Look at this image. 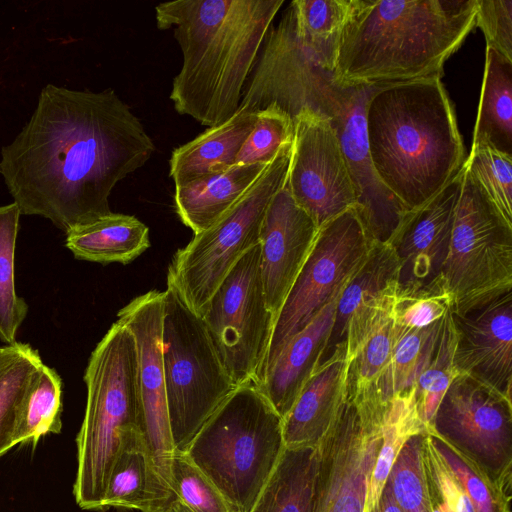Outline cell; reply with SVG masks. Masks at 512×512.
Masks as SVG:
<instances>
[{"label": "cell", "instance_id": "obj_1", "mask_svg": "<svg viewBox=\"0 0 512 512\" xmlns=\"http://www.w3.org/2000/svg\"><path fill=\"white\" fill-rule=\"evenodd\" d=\"M154 151L114 90L47 84L29 120L1 148L0 174L21 215L44 217L67 233L110 214L114 187Z\"/></svg>", "mask_w": 512, "mask_h": 512}, {"label": "cell", "instance_id": "obj_2", "mask_svg": "<svg viewBox=\"0 0 512 512\" xmlns=\"http://www.w3.org/2000/svg\"><path fill=\"white\" fill-rule=\"evenodd\" d=\"M336 50L312 44L299 31L291 5L271 26L245 84L239 109L275 106L293 118L303 108L330 121L354 186V210L372 244H389L408 210L379 181L371 164L365 110L383 85L337 79Z\"/></svg>", "mask_w": 512, "mask_h": 512}, {"label": "cell", "instance_id": "obj_3", "mask_svg": "<svg viewBox=\"0 0 512 512\" xmlns=\"http://www.w3.org/2000/svg\"><path fill=\"white\" fill-rule=\"evenodd\" d=\"M284 0H178L155 7L157 27L174 28L183 62L170 99L207 127L239 109L273 19Z\"/></svg>", "mask_w": 512, "mask_h": 512}, {"label": "cell", "instance_id": "obj_4", "mask_svg": "<svg viewBox=\"0 0 512 512\" xmlns=\"http://www.w3.org/2000/svg\"><path fill=\"white\" fill-rule=\"evenodd\" d=\"M477 0H351L334 76L388 85L441 77L475 27Z\"/></svg>", "mask_w": 512, "mask_h": 512}, {"label": "cell", "instance_id": "obj_5", "mask_svg": "<svg viewBox=\"0 0 512 512\" xmlns=\"http://www.w3.org/2000/svg\"><path fill=\"white\" fill-rule=\"evenodd\" d=\"M371 164L408 210L436 196L463 168L465 148L441 77L380 86L365 110Z\"/></svg>", "mask_w": 512, "mask_h": 512}, {"label": "cell", "instance_id": "obj_6", "mask_svg": "<svg viewBox=\"0 0 512 512\" xmlns=\"http://www.w3.org/2000/svg\"><path fill=\"white\" fill-rule=\"evenodd\" d=\"M84 381L87 400L76 438L78 467L73 493L82 509L104 510L121 434L130 427L141 429L135 342L118 320L93 350Z\"/></svg>", "mask_w": 512, "mask_h": 512}, {"label": "cell", "instance_id": "obj_7", "mask_svg": "<svg viewBox=\"0 0 512 512\" xmlns=\"http://www.w3.org/2000/svg\"><path fill=\"white\" fill-rule=\"evenodd\" d=\"M284 449L283 418L247 383L218 407L185 454L240 512H250Z\"/></svg>", "mask_w": 512, "mask_h": 512}, {"label": "cell", "instance_id": "obj_8", "mask_svg": "<svg viewBox=\"0 0 512 512\" xmlns=\"http://www.w3.org/2000/svg\"><path fill=\"white\" fill-rule=\"evenodd\" d=\"M162 355L173 446L175 451L186 453L237 386L202 318L168 284L163 291Z\"/></svg>", "mask_w": 512, "mask_h": 512}, {"label": "cell", "instance_id": "obj_9", "mask_svg": "<svg viewBox=\"0 0 512 512\" xmlns=\"http://www.w3.org/2000/svg\"><path fill=\"white\" fill-rule=\"evenodd\" d=\"M292 145L278 152L225 214L174 254L167 284L199 316L236 263L259 244L266 210L286 183Z\"/></svg>", "mask_w": 512, "mask_h": 512}, {"label": "cell", "instance_id": "obj_10", "mask_svg": "<svg viewBox=\"0 0 512 512\" xmlns=\"http://www.w3.org/2000/svg\"><path fill=\"white\" fill-rule=\"evenodd\" d=\"M369 241L354 208L322 225L274 323L257 386L287 342L331 301L366 260Z\"/></svg>", "mask_w": 512, "mask_h": 512}, {"label": "cell", "instance_id": "obj_11", "mask_svg": "<svg viewBox=\"0 0 512 512\" xmlns=\"http://www.w3.org/2000/svg\"><path fill=\"white\" fill-rule=\"evenodd\" d=\"M200 317L236 386H257L274 327L264 295L259 244L236 263Z\"/></svg>", "mask_w": 512, "mask_h": 512}, {"label": "cell", "instance_id": "obj_12", "mask_svg": "<svg viewBox=\"0 0 512 512\" xmlns=\"http://www.w3.org/2000/svg\"><path fill=\"white\" fill-rule=\"evenodd\" d=\"M443 282L452 304L512 285V224L465 163Z\"/></svg>", "mask_w": 512, "mask_h": 512}, {"label": "cell", "instance_id": "obj_13", "mask_svg": "<svg viewBox=\"0 0 512 512\" xmlns=\"http://www.w3.org/2000/svg\"><path fill=\"white\" fill-rule=\"evenodd\" d=\"M511 399L459 373L443 395L427 431L505 491L512 487Z\"/></svg>", "mask_w": 512, "mask_h": 512}, {"label": "cell", "instance_id": "obj_14", "mask_svg": "<svg viewBox=\"0 0 512 512\" xmlns=\"http://www.w3.org/2000/svg\"><path fill=\"white\" fill-rule=\"evenodd\" d=\"M384 407L344 402L318 444L313 512H365Z\"/></svg>", "mask_w": 512, "mask_h": 512}, {"label": "cell", "instance_id": "obj_15", "mask_svg": "<svg viewBox=\"0 0 512 512\" xmlns=\"http://www.w3.org/2000/svg\"><path fill=\"white\" fill-rule=\"evenodd\" d=\"M286 184L294 201L318 228L356 205L350 173L337 135L321 113L301 109Z\"/></svg>", "mask_w": 512, "mask_h": 512}, {"label": "cell", "instance_id": "obj_16", "mask_svg": "<svg viewBox=\"0 0 512 512\" xmlns=\"http://www.w3.org/2000/svg\"><path fill=\"white\" fill-rule=\"evenodd\" d=\"M463 173L464 166L436 196L410 210L389 242L398 262L396 298L447 293L443 272Z\"/></svg>", "mask_w": 512, "mask_h": 512}, {"label": "cell", "instance_id": "obj_17", "mask_svg": "<svg viewBox=\"0 0 512 512\" xmlns=\"http://www.w3.org/2000/svg\"><path fill=\"white\" fill-rule=\"evenodd\" d=\"M454 364L511 399L512 285L452 304Z\"/></svg>", "mask_w": 512, "mask_h": 512}, {"label": "cell", "instance_id": "obj_18", "mask_svg": "<svg viewBox=\"0 0 512 512\" xmlns=\"http://www.w3.org/2000/svg\"><path fill=\"white\" fill-rule=\"evenodd\" d=\"M118 321L135 342L141 430L157 470L171 486L170 467L175 449L162 355L163 292L151 290L135 297L118 312Z\"/></svg>", "mask_w": 512, "mask_h": 512}, {"label": "cell", "instance_id": "obj_19", "mask_svg": "<svg viewBox=\"0 0 512 512\" xmlns=\"http://www.w3.org/2000/svg\"><path fill=\"white\" fill-rule=\"evenodd\" d=\"M397 279L393 249L388 244H373L337 298L332 327L316 370L337 359L349 360L391 315Z\"/></svg>", "mask_w": 512, "mask_h": 512}, {"label": "cell", "instance_id": "obj_20", "mask_svg": "<svg viewBox=\"0 0 512 512\" xmlns=\"http://www.w3.org/2000/svg\"><path fill=\"white\" fill-rule=\"evenodd\" d=\"M318 230L313 219L294 201L285 183L266 210L259 241L264 295L274 323Z\"/></svg>", "mask_w": 512, "mask_h": 512}, {"label": "cell", "instance_id": "obj_21", "mask_svg": "<svg viewBox=\"0 0 512 512\" xmlns=\"http://www.w3.org/2000/svg\"><path fill=\"white\" fill-rule=\"evenodd\" d=\"M177 496L157 470L139 427L125 429L108 479L103 507L168 512Z\"/></svg>", "mask_w": 512, "mask_h": 512}, {"label": "cell", "instance_id": "obj_22", "mask_svg": "<svg viewBox=\"0 0 512 512\" xmlns=\"http://www.w3.org/2000/svg\"><path fill=\"white\" fill-rule=\"evenodd\" d=\"M337 298L287 342L257 386L282 418L316 370L332 327Z\"/></svg>", "mask_w": 512, "mask_h": 512}, {"label": "cell", "instance_id": "obj_23", "mask_svg": "<svg viewBox=\"0 0 512 512\" xmlns=\"http://www.w3.org/2000/svg\"><path fill=\"white\" fill-rule=\"evenodd\" d=\"M347 360L337 359L316 370L283 418L285 447L317 446L346 401Z\"/></svg>", "mask_w": 512, "mask_h": 512}, {"label": "cell", "instance_id": "obj_24", "mask_svg": "<svg viewBox=\"0 0 512 512\" xmlns=\"http://www.w3.org/2000/svg\"><path fill=\"white\" fill-rule=\"evenodd\" d=\"M255 119L256 114L238 109L224 123L209 127L193 140L174 149L169 160V175L175 186L234 166Z\"/></svg>", "mask_w": 512, "mask_h": 512}, {"label": "cell", "instance_id": "obj_25", "mask_svg": "<svg viewBox=\"0 0 512 512\" xmlns=\"http://www.w3.org/2000/svg\"><path fill=\"white\" fill-rule=\"evenodd\" d=\"M267 164H235L223 172L175 186L178 217L194 234L202 232L234 205Z\"/></svg>", "mask_w": 512, "mask_h": 512}, {"label": "cell", "instance_id": "obj_26", "mask_svg": "<svg viewBox=\"0 0 512 512\" xmlns=\"http://www.w3.org/2000/svg\"><path fill=\"white\" fill-rule=\"evenodd\" d=\"M75 258L101 264H128L149 246V228L134 216L113 213L66 233Z\"/></svg>", "mask_w": 512, "mask_h": 512}, {"label": "cell", "instance_id": "obj_27", "mask_svg": "<svg viewBox=\"0 0 512 512\" xmlns=\"http://www.w3.org/2000/svg\"><path fill=\"white\" fill-rule=\"evenodd\" d=\"M318 445L285 447L250 512H313Z\"/></svg>", "mask_w": 512, "mask_h": 512}, {"label": "cell", "instance_id": "obj_28", "mask_svg": "<svg viewBox=\"0 0 512 512\" xmlns=\"http://www.w3.org/2000/svg\"><path fill=\"white\" fill-rule=\"evenodd\" d=\"M472 143H485L512 156V60L490 47Z\"/></svg>", "mask_w": 512, "mask_h": 512}, {"label": "cell", "instance_id": "obj_29", "mask_svg": "<svg viewBox=\"0 0 512 512\" xmlns=\"http://www.w3.org/2000/svg\"><path fill=\"white\" fill-rule=\"evenodd\" d=\"M43 364L29 344L0 347V456L17 444L24 401Z\"/></svg>", "mask_w": 512, "mask_h": 512}, {"label": "cell", "instance_id": "obj_30", "mask_svg": "<svg viewBox=\"0 0 512 512\" xmlns=\"http://www.w3.org/2000/svg\"><path fill=\"white\" fill-rule=\"evenodd\" d=\"M426 431L415 406L414 389L386 403L381 417L382 443L370 478L365 512L376 504L405 443L412 436Z\"/></svg>", "mask_w": 512, "mask_h": 512}, {"label": "cell", "instance_id": "obj_31", "mask_svg": "<svg viewBox=\"0 0 512 512\" xmlns=\"http://www.w3.org/2000/svg\"><path fill=\"white\" fill-rule=\"evenodd\" d=\"M443 318L425 328H405L397 324L399 337L391 362L377 386L375 402L385 405L393 397L414 389L435 345Z\"/></svg>", "mask_w": 512, "mask_h": 512}, {"label": "cell", "instance_id": "obj_32", "mask_svg": "<svg viewBox=\"0 0 512 512\" xmlns=\"http://www.w3.org/2000/svg\"><path fill=\"white\" fill-rule=\"evenodd\" d=\"M399 332V326L390 315L347 360L346 400L376 403L375 392L391 362Z\"/></svg>", "mask_w": 512, "mask_h": 512}, {"label": "cell", "instance_id": "obj_33", "mask_svg": "<svg viewBox=\"0 0 512 512\" xmlns=\"http://www.w3.org/2000/svg\"><path fill=\"white\" fill-rule=\"evenodd\" d=\"M21 212L12 202L0 206V341L16 343L28 306L16 293L14 279L15 247Z\"/></svg>", "mask_w": 512, "mask_h": 512}, {"label": "cell", "instance_id": "obj_34", "mask_svg": "<svg viewBox=\"0 0 512 512\" xmlns=\"http://www.w3.org/2000/svg\"><path fill=\"white\" fill-rule=\"evenodd\" d=\"M62 381L57 371L43 364L26 396L21 411L16 443L38 442L62 428Z\"/></svg>", "mask_w": 512, "mask_h": 512}, {"label": "cell", "instance_id": "obj_35", "mask_svg": "<svg viewBox=\"0 0 512 512\" xmlns=\"http://www.w3.org/2000/svg\"><path fill=\"white\" fill-rule=\"evenodd\" d=\"M449 311L443 318L432 352L414 384L415 406L426 428L447 388L459 374L454 364L455 333Z\"/></svg>", "mask_w": 512, "mask_h": 512}, {"label": "cell", "instance_id": "obj_36", "mask_svg": "<svg viewBox=\"0 0 512 512\" xmlns=\"http://www.w3.org/2000/svg\"><path fill=\"white\" fill-rule=\"evenodd\" d=\"M428 434L438 453L461 483L475 512H511V493L434 434Z\"/></svg>", "mask_w": 512, "mask_h": 512}, {"label": "cell", "instance_id": "obj_37", "mask_svg": "<svg viewBox=\"0 0 512 512\" xmlns=\"http://www.w3.org/2000/svg\"><path fill=\"white\" fill-rule=\"evenodd\" d=\"M170 475L177 499L192 512H240L185 453L174 452Z\"/></svg>", "mask_w": 512, "mask_h": 512}, {"label": "cell", "instance_id": "obj_38", "mask_svg": "<svg viewBox=\"0 0 512 512\" xmlns=\"http://www.w3.org/2000/svg\"><path fill=\"white\" fill-rule=\"evenodd\" d=\"M465 166L512 224V156L485 143H472Z\"/></svg>", "mask_w": 512, "mask_h": 512}, {"label": "cell", "instance_id": "obj_39", "mask_svg": "<svg viewBox=\"0 0 512 512\" xmlns=\"http://www.w3.org/2000/svg\"><path fill=\"white\" fill-rule=\"evenodd\" d=\"M426 432L412 436L405 443L388 476L392 492L402 512H430L422 465V448Z\"/></svg>", "mask_w": 512, "mask_h": 512}, {"label": "cell", "instance_id": "obj_40", "mask_svg": "<svg viewBox=\"0 0 512 512\" xmlns=\"http://www.w3.org/2000/svg\"><path fill=\"white\" fill-rule=\"evenodd\" d=\"M294 139L290 117L275 106L256 113L252 131L243 143L235 164H267Z\"/></svg>", "mask_w": 512, "mask_h": 512}, {"label": "cell", "instance_id": "obj_41", "mask_svg": "<svg viewBox=\"0 0 512 512\" xmlns=\"http://www.w3.org/2000/svg\"><path fill=\"white\" fill-rule=\"evenodd\" d=\"M430 512H475L461 483L434 447L428 432L422 448Z\"/></svg>", "mask_w": 512, "mask_h": 512}, {"label": "cell", "instance_id": "obj_42", "mask_svg": "<svg viewBox=\"0 0 512 512\" xmlns=\"http://www.w3.org/2000/svg\"><path fill=\"white\" fill-rule=\"evenodd\" d=\"M351 0H294L290 3L300 32L311 42L338 47Z\"/></svg>", "mask_w": 512, "mask_h": 512}, {"label": "cell", "instance_id": "obj_43", "mask_svg": "<svg viewBox=\"0 0 512 512\" xmlns=\"http://www.w3.org/2000/svg\"><path fill=\"white\" fill-rule=\"evenodd\" d=\"M475 26L490 47L512 60V0H477Z\"/></svg>", "mask_w": 512, "mask_h": 512}, {"label": "cell", "instance_id": "obj_44", "mask_svg": "<svg viewBox=\"0 0 512 512\" xmlns=\"http://www.w3.org/2000/svg\"><path fill=\"white\" fill-rule=\"evenodd\" d=\"M452 299L448 293L396 298L391 316L405 328H425L441 320L449 311Z\"/></svg>", "mask_w": 512, "mask_h": 512}, {"label": "cell", "instance_id": "obj_45", "mask_svg": "<svg viewBox=\"0 0 512 512\" xmlns=\"http://www.w3.org/2000/svg\"><path fill=\"white\" fill-rule=\"evenodd\" d=\"M368 512H402L394 497L388 479L376 504Z\"/></svg>", "mask_w": 512, "mask_h": 512}, {"label": "cell", "instance_id": "obj_46", "mask_svg": "<svg viewBox=\"0 0 512 512\" xmlns=\"http://www.w3.org/2000/svg\"><path fill=\"white\" fill-rule=\"evenodd\" d=\"M168 512H192L187 506H185L181 501L177 500L170 507Z\"/></svg>", "mask_w": 512, "mask_h": 512}]
</instances>
